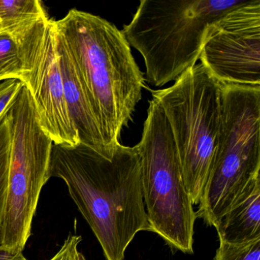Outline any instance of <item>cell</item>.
I'll return each instance as SVG.
<instances>
[{
  "instance_id": "cell-1",
  "label": "cell",
  "mask_w": 260,
  "mask_h": 260,
  "mask_svg": "<svg viewBox=\"0 0 260 260\" xmlns=\"http://www.w3.org/2000/svg\"><path fill=\"white\" fill-rule=\"evenodd\" d=\"M50 176L61 179L106 260H124L140 231H149L136 145L106 157L83 144H53Z\"/></svg>"
},
{
  "instance_id": "cell-2",
  "label": "cell",
  "mask_w": 260,
  "mask_h": 260,
  "mask_svg": "<svg viewBox=\"0 0 260 260\" xmlns=\"http://www.w3.org/2000/svg\"><path fill=\"white\" fill-rule=\"evenodd\" d=\"M106 147L115 151L141 100L145 78L124 35L100 16L71 10L55 21Z\"/></svg>"
},
{
  "instance_id": "cell-3",
  "label": "cell",
  "mask_w": 260,
  "mask_h": 260,
  "mask_svg": "<svg viewBox=\"0 0 260 260\" xmlns=\"http://www.w3.org/2000/svg\"><path fill=\"white\" fill-rule=\"evenodd\" d=\"M246 0H141L122 34L145 63V80L160 87L199 60L208 28Z\"/></svg>"
},
{
  "instance_id": "cell-4",
  "label": "cell",
  "mask_w": 260,
  "mask_h": 260,
  "mask_svg": "<svg viewBox=\"0 0 260 260\" xmlns=\"http://www.w3.org/2000/svg\"><path fill=\"white\" fill-rule=\"evenodd\" d=\"M220 103L214 161L196 212L213 226L260 174V87L222 85Z\"/></svg>"
},
{
  "instance_id": "cell-5",
  "label": "cell",
  "mask_w": 260,
  "mask_h": 260,
  "mask_svg": "<svg viewBox=\"0 0 260 260\" xmlns=\"http://www.w3.org/2000/svg\"><path fill=\"white\" fill-rule=\"evenodd\" d=\"M222 85L202 64L165 89L152 90L170 124L185 188L199 205L211 173L220 124Z\"/></svg>"
},
{
  "instance_id": "cell-6",
  "label": "cell",
  "mask_w": 260,
  "mask_h": 260,
  "mask_svg": "<svg viewBox=\"0 0 260 260\" xmlns=\"http://www.w3.org/2000/svg\"><path fill=\"white\" fill-rule=\"evenodd\" d=\"M136 147L149 231L156 233L173 249L192 254L197 214L185 188L170 124L153 99L149 102Z\"/></svg>"
},
{
  "instance_id": "cell-7",
  "label": "cell",
  "mask_w": 260,
  "mask_h": 260,
  "mask_svg": "<svg viewBox=\"0 0 260 260\" xmlns=\"http://www.w3.org/2000/svg\"><path fill=\"white\" fill-rule=\"evenodd\" d=\"M10 125V183L1 246L23 251L31 234L41 191L50 178L52 140L43 130L24 85L7 112Z\"/></svg>"
},
{
  "instance_id": "cell-8",
  "label": "cell",
  "mask_w": 260,
  "mask_h": 260,
  "mask_svg": "<svg viewBox=\"0 0 260 260\" xmlns=\"http://www.w3.org/2000/svg\"><path fill=\"white\" fill-rule=\"evenodd\" d=\"M12 38L22 61L21 81L31 94L42 128L54 144L78 145L63 92L55 21L45 16Z\"/></svg>"
},
{
  "instance_id": "cell-9",
  "label": "cell",
  "mask_w": 260,
  "mask_h": 260,
  "mask_svg": "<svg viewBox=\"0 0 260 260\" xmlns=\"http://www.w3.org/2000/svg\"><path fill=\"white\" fill-rule=\"evenodd\" d=\"M199 60L220 84L260 87V0H246L214 22Z\"/></svg>"
},
{
  "instance_id": "cell-10",
  "label": "cell",
  "mask_w": 260,
  "mask_h": 260,
  "mask_svg": "<svg viewBox=\"0 0 260 260\" xmlns=\"http://www.w3.org/2000/svg\"><path fill=\"white\" fill-rule=\"evenodd\" d=\"M57 48L60 57L65 100L70 117L78 134L80 144L106 157H112L115 150L112 151L106 147L100 125L79 80L74 65L57 39Z\"/></svg>"
},
{
  "instance_id": "cell-11",
  "label": "cell",
  "mask_w": 260,
  "mask_h": 260,
  "mask_svg": "<svg viewBox=\"0 0 260 260\" xmlns=\"http://www.w3.org/2000/svg\"><path fill=\"white\" fill-rule=\"evenodd\" d=\"M214 228L220 243L240 244L260 239V176L252 179Z\"/></svg>"
},
{
  "instance_id": "cell-12",
  "label": "cell",
  "mask_w": 260,
  "mask_h": 260,
  "mask_svg": "<svg viewBox=\"0 0 260 260\" xmlns=\"http://www.w3.org/2000/svg\"><path fill=\"white\" fill-rule=\"evenodd\" d=\"M45 16L39 0H0V31L11 37Z\"/></svg>"
},
{
  "instance_id": "cell-13",
  "label": "cell",
  "mask_w": 260,
  "mask_h": 260,
  "mask_svg": "<svg viewBox=\"0 0 260 260\" xmlns=\"http://www.w3.org/2000/svg\"><path fill=\"white\" fill-rule=\"evenodd\" d=\"M10 137L7 113L0 121V246L4 237V223L10 183Z\"/></svg>"
},
{
  "instance_id": "cell-14",
  "label": "cell",
  "mask_w": 260,
  "mask_h": 260,
  "mask_svg": "<svg viewBox=\"0 0 260 260\" xmlns=\"http://www.w3.org/2000/svg\"><path fill=\"white\" fill-rule=\"evenodd\" d=\"M22 61L16 41L0 31V82L15 79L21 81Z\"/></svg>"
},
{
  "instance_id": "cell-15",
  "label": "cell",
  "mask_w": 260,
  "mask_h": 260,
  "mask_svg": "<svg viewBox=\"0 0 260 260\" xmlns=\"http://www.w3.org/2000/svg\"><path fill=\"white\" fill-rule=\"evenodd\" d=\"M214 260H260V239L240 244L220 243Z\"/></svg>"
},
{
  "instance_id": "cell-16",
  "label": "cell",
  "mask_w": 260,
  "mask_h": 260,
  "mask_svg": "<svg viewBox=\"0 0 260 260\" xmlns=\"http://www.w3.org/2000/svg\"><path fill=\"white\" fill-rule=\"evenodd\" d=\"M81 242V236L70 234L60 249L50 260H86L79 248Z\"/></svg>"
},
{
  "instance_id": "cell-17",
  "label": "cell",
  "mask_w": 260,
  "mask_h": 260,
  "mask_svg": "<svg viewBox=\"0 0 260 260\" xmlns=\"http://www.w3.org/2000/svg\"><path fill=\"white\" fill-rule=\"evenodd\" d=\"M22 86L23 83L22 81L15 79L0 82V121L7 113L10 104Z\"/></svg>"
},
{
  "instance_id": "cell-18",
  "label": "cell",
  "mask_w": 260,
  "mask_h": 260,
  "mask_svg": "<svg viewBox=\"0 0 260 260\" xmlns=\"http://www.w3.org/2000/svg\"><path fill=\"white\" fill-rule=\"evenodd\" d=\"M0 260H27L22 250L0 246Z\"/></svg>"
}]
</instances>
